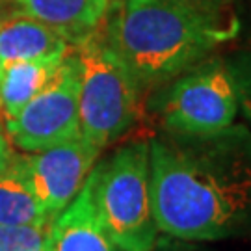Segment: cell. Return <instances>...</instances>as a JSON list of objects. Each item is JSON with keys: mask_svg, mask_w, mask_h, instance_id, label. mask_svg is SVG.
Here are the masks:
<instances>
[{"mask_svg": "<svg viewBox=\"0 0 251 251\" xmlns=\"http://www.w3.org/2000/svg\"><path fill=\"white\" fill-rule=\"evenodd\" d=\"M50 224L15 164L0 175V225Z\"/></svg>", "mask_w": 251, "mask_h": 251, "instance_id": "12", "label": "cell"}, {"mask_svg": "<svg viewBox=\"0 0 251 251\" xmlns=\"http://www.w3.org/2000/svg\"><path fill=\"white\" fill-rule=\"evenodd\" d=\"M160 251H198V250L188 248V246H173V244H168V246H162Z\"/></svg>", "mask_w": 251, "mask_h": 251, "instance_id": "16", "label": "cell"}, {"mask_svg": "<svg viewBox=\"0 0 251 251\" xmlns=\"http://www.w3.org/2000/svg\"><path fill=\"white\" fill-rule=\"evenodd\" d=\"M15 154L17 152L13 151V145L8 140V136L4 134V132H0V175L6 173L13 166Z\"/></svg>", "mask_w": 251, "mask_h": 251, "instance_id": "15", "label": "cell"}, {"mask_svg": "<svg viewBox=\"0 0 251 251\" xmlns=\"http://www.w3.org/2000/svg\"><path fill=\"white\" fill-rule=\"evenodd\" d=\"M45 251H121L97 218L90 179H86L76 198L50 222Z\"/></svg>", "mask_w": 251, "mask_h": 251, "instance_id": "8", "label": "cell"}, {"mask_svg": "<svg viewBox=\"0 0 251 251\" xmlns=\"http://www.w3.org/2000/svg\"><path fill=\"white\" fill-rule=\"evenodd\" d=\"M154 106L168 134L206 136L231 126L238 97L225 60L208 56L166 82Z\"/></svg>", "mask_w": 251, "mask_h": 251, "instance_id": "5", "label": "cell"}, {"mask_svg": "<svg viewBox=\"0 0 251 251\" xmlns=\"http://www.w3.org/2000/svg\"><path fill=\"white\" fill-rule=\"evenodd\" d=\"M50 224L0 225V251H45Z\"/></svg>", "mask_w": 251, "mask_h": 251, "instance_id": "13", "label": "cell"}, {"mask_svg": "<svg viewBox=\"0 0 251 251\" xmlns=\"http://www.w3.org/2000/svg\"><path fill=\"white\" fill-rule=\"evenodd\" d=\"M73 52L80 71V136L104 149L138 119L140 86L106 43L102 26L76 43Z\"/></svg>", "mask_w": 251, "mask_h": 251, "instance_id": "4", "label": "cell"}, {"mask_svg": "<svg viewBox=\"0 0 251 251\" xmlns=\"http://www.w3.org/2000/svg\"><path fill=\"white\" fill-rule=\"evenodd\" d=\"M91 199L102 229L121 251H154V224L149 180V142L117 149L90 173Z\"/></svg>", "mask_w": 251, "mask_h": 251, "instance_id": "3", "label": "cell"}, {"mask_svg": "<svg viewBox=\"0 0 251 251\" xmlns=\"http://www.w3.org/2000/svg\"><path fill=\"white\" fill-rule=\"evenodd\" d=\"M100 151L76 136L41 151L15 154L13 164L52 222L82 190Z\"/></svg>", "mask_w": 251, "mask_h": 251, "instance_id": "7", "label": "cell"}, {"mask_svg": "<svg viewBox=\"0 0 251 251\" xmlns=\"http://www.w3.org/2000/svg\"><path fill=\"white\" fill-rule=\"evenodd\" d=\"M184 2H196V4H214V6L227 4V0H184Z\"/></svg>", "mask_w": 251, "mask_h": 251, "instance_id": "17", "label": "cell"}, {"mask_svg": "<svg viewBox=\"0 0 251 251\" xmlns=\"http://www.w3.org/2000/svg\"><path fill=\"white\" fill-rule=\"evenodd\" d=\"M15 11L34 17L60 32L71 47L97 32L112 0H9Z\"/></svg>", "mask_w": 251, "mask_h": 251, "instance_id": "9", "label": "cell"}, {"mask_svg": "<svg viewBox=\"0 0 251 251\" xmlns=\"http://www.w3.org/2000/svg\"><path fill=\"white\" fill-rule=\"evenodd\" d=\"M104 39L140 90L164 86L238 36L225 4L184 0H112Z\"/></svg>", "mask_w": 251, "mask_h": 251, "instance_id": "2", "label": "cell"}, {"mask_svg": "<svg viewBox=\"0 0 251 251\" xmlns=\"http://www.w3.org/2000/svg\"><path fill=\"white\" fill-rule=\"evenodd\" d=\"M6 2H8V0H0V21L8 15V13L4 11V8H6Z\"/></svg>", "mask_w": 251, "mask_h": 251, "instance_id": "18", "label": "cell"}, {"mask_svg": "<svg viewBox=\"0 0 251 251\" xmlns=\"http://www.w3.org/2000/svg\"><path fill=\"white\" fill-rule=\"evenodd\" d=\"M227 69L234 82V90L238 97V112L251 125V47L236 52L233 58L225 60Z\"/></svg>", "mask_w": 251, "mask_h": 251, "instance_id": "14", "label": "cell"}, {"mask_svg": "<svg viewBox=\"0 0 251 251\" xmlns=\"http://www.w3.org/2000/svg\"><path fill=\"white\" fill-rule=\"evenodd\" d=\"M78 93L80 71L71 49L52 80L13 119L4 121L11 145L23 152H34L80 136Z\"/></svg>", "mask_w": 251, "mask_h": 251, "instance_id": "6", "label": "cell"}, {"mask_svg": "<svg viewBox=\"0 0 251 251\" xmlns=\"http://www.w3.org/2000/svg\"><path fill=\"white\" fill-rule=\"evenodd\" d=\"M63 58L28 60L0 65V116L4 121L13 119L52 80Z\"/></svg>", "mask_w": 251, "mask_h": 251, "instance_id": "11", "label": "cell"}, {"mask_svg": "<svg viewBox=\"0 0 251 251\" xmlns=\"http://www.w3.org/2000/svg\"><path fill=\"white\" fill-rule=\"evenodd\" d=\"M152 216L158 233L188 242L251 231V128L149 142Z\"/></svg>", "mask_w": 251, "mask_h": 251, "instance_id": "1", "label": "cell"}, {"mask_svg": "<svg viewBox=\"0 0 251 251\" xmlns=\"http://www.w3.org/2000/svg\"><path fill=\"white\" fill-rule=\"evenodd\" d=\"M71 49V43L60 32L25 13L11 11L0 21V65L63 58Z\"/></svg>", "mask_w": 251, "mask_h": 251, "instance_id": "10", "label": "cell"}]
</instances>
